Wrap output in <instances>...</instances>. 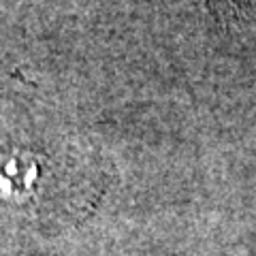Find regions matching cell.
I'll return each instance as SVG.
<instances>
[{
  "mask_svg": "<svg viewBox=\"0 0 256 256\" xmlns=\"http://www.w3.org/2000/svg\"><path fill=\"white\" fill-rule=\"evenodd\" d=\"M38 184V162L26 150H13L0 156V198L26 203Z\"/></svg>",
  "mask_w": 256,
  "mask_h": 256,
  "instance_id": "cell-1",
  "label": "cell"
}]
</instances>
